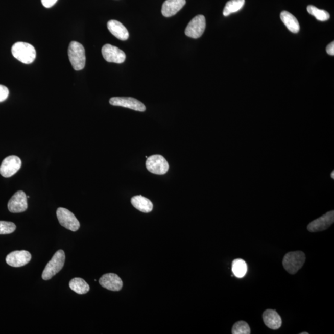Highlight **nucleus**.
<instances>
[{
  "instance_id": "nucleus-14",
  "label": "nucleus",
  "mask_w": 334,
  "mask_h": 334,
  "mask_svg": "<svg viewBox=\"0 0 334 334\" xmlns=\"http://www.w3.org/2000/svg\"><path fill=\"white\" fill-rule=\"evenodd\" d=\"M99 283L102 287L111 291L118 292L122 289L123 282L118 275L113 273L106 274L99 279Z\"/></svg>"
},
{
  "instance_id": "nucleus-28",
  "label": "nucleus",
  "mask_w": 334,
  "mask_h": 334,
  "mask_svg": "<svg viewBox=\"0 0 334 334\" xmlns=\"http://www.w3.org/2000/svg\"><path fill=\"white\" fill-rule=\"evenodd\" d=\"M326 52L330 55H334V43L331 42L326 47Z\"/></svg>"
},
{
  "instance_id": "nucleus-5",
  "label": "nucleus",
  "mask_w": 334,
  "mask_h": 334,
  "mask_svg": "<svg viewBox=\"0 0 334 334\" xmlns=\"http://www.w3.org/2000/svg\"><path fill=\"white\" fill-rule=\"evenodd\" d=\"M58 221L61 226L72 231H76L80 227V222L71 211L65 208L60 207L57 210Z\"/></svg>"
},
{
  "instance_id": "nucleus-13",
  "label": "nucleus",
  "mask_w": 334,
  "mask_h": 334,
  "mask_svg": "<svg viewBox=\"0 0 334 334\" xmlns=\"http://www.w3.org/2000/svg\"><path fill=\"white\" fill-rule=\"evenodd\" d=\"M32 256L27 251H15L11 252L6 257V261L8 265L14 268L24 266L30 262Z\"/></svg>"
},
{
  "instance_id": "nucleus-3",
  "label": "nucleus",
  "mask_w": 334,
  "mask_h": 334,
  "mask_svg": "<svg viewBox=\"0 0 334 334\" xmlns=\"http://www.w3.org/2000/svg\"><path fill=\"white\" fill-rule=\"evenodd\" d=\"M306 256L302 251H292L287 253L282 264L284 269L291 274H295L302 268L305 262Z\"/></svg>"
},
{
  "instance_id": "nucleus-19",
  "label": "nucleus",
  "mask_w": 334,
  "mask_h": 334,
  "mask_svg": "<svg viewBox=\"0 0 334 334\" xmlns=\"http://www.w3.org/2000/svg\"><path fill=\"white\" fill-rule=\"evenodd\" d=\"M280 19L287 29L293 33H298L300 31V26L297 19L291 13L282 11L280 14Z\"/></svg>"
},
{
  "instance_id": "nucleus-26",
  "label": "nucleus",
  "mask_w": 334,
  "mask_h": 334,
  "mask_svg": "<svg viewBox=\"0 0 334 334\" xmlns=\"http://www.w3.org/2000/svg\"><path fill=\"white\" fill-rule=\"evenodd\" d=\"M8 88L3 85H0V102L5 101L8 98Z\"/></svg>"
},
{
  "instance_id": "nucleus-2",
  "label": "nucleus",
  "mask_w": 334,
  "mask_h": 334,
  "mask_svg": "<svg viewBox=\"0 0 334 334\" xmlns=\"http://www.w3.org/2000/svg\"><path fill=\"white\" fill-rule=\"evenodd\" d=\"M70 63L76 71L83 69L86 64V54L84 46L81 43L73 41L68 48Z\"/></svg>"
},
{
  "instance_id": "nucleus-20",
  "label": "nucleus",
  "mask_w": 334,
  "mask_h": 334,
  "mask_svg": "<svg viewBox=\"0 0 334 334\" xmlns=\"http://www.w3.org/2000/svg\"><path fill=\"white\" fill-rule=\"evenodd\" d=\"M69 285L73 291L80 295L86 294L90 290L89 284L81 278H73Z\"/></svg>"
},
{
  "instance_id": "nucleus-25",
  "label": "nucleus",
  "mask_w": 334,
  "mask_h": 334,
  "mask_svg": "<svg viewBox=\"0 0 334 334\" xmlns=\"http://www.w3.org/2000/svg\"><path fill=\"white\" fill-rule=\"evenodd\" d=\"M16 229V225L13 222L0 221V235H7L14 232Z\"/></svg>"
},
{
  "instance_id": "nucleus-21",
  "label": "nucleus",
  "mask_w": 334,
  "mask_h": 334,
  "mask_svg": "<svg viewBox=\"0 0 334 334\" xmlns=\"http://www.w3.org/2000/svg\"><path fill=\"white\" fill-rule=\"evenodd\" d=\"M231 270L234 275L238 278H242L247 274L248 266L247 263L242 259H236L232 262Z\"/></svg>"
},
{
  "instance_id": "nucleus-10",
  "label": "nucleus",
  "mask_w": 334,
  "mask_h": 334,
  "mask_svg": "<svg viewBox=\"0 0 334 334\" xmlns=\"http://www.w3.org/2000/svg\"><path fill=\"white\" fill-rule=\"evenodd\" d=\"M28 197L22 191L17 192L9 201L8 210L12 213H20L28 209Z\"/></svg>"
},
{
  "instance_id": "nucleus-11",
  "label": "nucleus",
  "mask_w": 334,
  "mask_h": 334,
  "mask_svg": "<svg viewBox=\"0 0 334 334\" xmlns=\"http://www.w3.org/2000/svg\"><path fill=\"white\" fill-rule=\"evenodd\" d=\"M102 54L104 59L109 63H123L126 59L125 52L110 44H106L102 47Z\"/></svg>"
},
{
  "instance_id": "nucleus-1",
  "label": "nucleus",
  "mask_w": 334,
  "mask_h": 334,
  "mask_svg": "<svg viewBox=\"0 0 334 334\" xmlns=\"http://www.w3.org/2000/svg\"><path fill=\"white\" fill-rule=\"evenodd\" d=\"M13 57L25 64L34 62L36 58V51L28 43L18 42L14 44L11 49Z\"/></svg>"
},
{
  "instance_id": "nucleus-16",
  "label": "nucleus",
  "mask_w": 334,
  "mask_h": 334,
  "mask_svg": "<svg viewBox=\"0 0 334 334\" xmlns=\"http://www.w3.org/2000/svg\"><path fill=\"white\" fill-rule=\"evenodd\" d=\"M263 318L266 326L271 329L277 330L282 326V319L276 311L267 309L263 313Z\"/></svg>"
},
{
  "instance_id": "nucleus-7",
  "label": "nucleus",
  "mask_w": 334,
  "mask_h": 334,
  "mask_svg": "<svg viewBox=\"0 0 334 334\" xmlns=\"http://www.w3.org/2000/svg\"><path fill=\"white\" fill-rule=\"evenodd\" d=\"M206 18L203 15H198L189 23L185 29L186 36L193 39H198L204 34L206 29Z\"/></svg>"
},
{
  "instance_id": "nucleus-8",
  "label": "nucleus",
  "mask_w": 334,
  "mask_h": 334,
  "mask_svg": "<svg viewBox=\"0 0 334 334\" xmlns=\"http://www.w3.org/2000/svg\"><path fill=\"white\" fill-rule=\"evenodd\" d=\"M22 165L21 160L15 155L6 157L0 166V174L3 177L9 178L16 174Z\"/></svg>"
},
{
  "instance_id": "nucleus-24",
  "label": "nucleus",
  "mask_w": 334,
  "mask_h": 334,
  "mask_svg": "<svg viewBox=\"0 0 334 334\" xmlns=\"http://www.w3.org/2000/svg\"><path fill=\"white\" fill-rule=\"evenodd\" d=\"M231 333L233 334H250L251 329L247 322L240 321L233 325Z\"/></svg>"
},
{
  "instance_id": "nucleus-22",
  "label": "nucleus",
  "mask_w": 334,
  "mask_h": 334,
  "mask_svg": "<svg viewBox=\"0 0 334 334\" xmlns=\"http://www.w3.org/2000/svg\"><path fill=\"white\" fill-rule=\"evenodd\" d=\"M245 0H230L228 1L224 8L223 14L224 16H229L230 14L238 12L241 10L245 4Z\"/></svg>"
},
{
  "instance_id": "nucleus-12",
  "label": "nucleus",
  "mask_w": 334,
  "mask_h": 334,
  "mask_svg": "<svg viewBox=\"0 0 334 334\" xmlns=\"http://www.w3.org/2000/svg\"><path fill=\"white\" fill-rule=\"evenodd\" d=\"M110 104L113 106H119L130 108V109L145 111L146 110L145 104L141 102L132 98H112L110 99Z\"/></svg>"
},
{
  "instance_id": "nucleus-6",
  "label": "nucleus",
  "mask_w": 334,
  "mask_h": 334,
  "mask_svg": "<svg viewBox=\"0 0 334 334\" xmlns=\"http://www.w3.org/2000/svg\"><path fill=\"white\" fill-rule=\"evenodd\" d=\"M146 168L152 174L164 175L169 169V163L162 155H153L147 158Z\"/></svg>"
},
{
  "instance_id": "nucleus-18",
  "label": "nucleus",
  "mask_w": 334,
  "mask_h": 334,
  "mask_svg": "<svg viewBox=\"0 0 334 334\" xmlns=\"http://www.w3.org/2000/svg\"><path fill=\"white\" fill-rule=\"evenodd\" d=\"M131 202L132 205L140 212L149 213L153 210L152 202L141 195L134 196L131 198Z\"/></svg>"
},
{
  "instance_id": "nucleus-23",
  "label": "nucleus",
  "mask_w": 334,
  "mask_h": 334,
  "mask_svg": "<svg viewBox=\"0 0 334 334\" xmlns=\"http://www.w3.org/2000/svg\"><path fill=\"white\" fill-rule=\"evenodd\" d=\"M307 11L312 16H315L316 19L319 21H326L330 18V14L326 11L320 10L314 7V6L309 5L307 7Z\"/></svg>"
},
{
  "instance_id": "nucleus-4",
  "label": "nucleus",
  "mask_w": 334,
  "mask_h": 334,
  "mask_svg": "<svg viewBox=\"0 0 334 334\" xmlns=\"http://www.w3.org/2000/svg\"><path fill=\"white\" fill-rule=\"evenodd\" d=\"M65 261V254L62 250L56 252L54 256L46 265L42 275L44 280H49L63 269Z\"/></svg>"
},
{
  "instance_id": "nucleus-27",
  "label": "nucleus",
  "mask_w": 334,
  "mask_h": 334,
  "mask_svg": "<svg viewBox=\"0 0 334 334\" xmlns=\"http://www.w3.org/2000/svg\"><path fill=\"white\" fill-rule=\"evenodd\" d=\"M57 1L58 0H41L43 7L47 8L52 7Z\"/></svg>"
},
{
  "instance_id": "nucleus-30",
  "label": "nucleus",
  "mask_w": 334,
  "mask_h": 334,
  "mask_svg": "<svg viewBox=\"0 0 334 334\" xmlns=\"http://www.w3.org/2000/svg\"><path fill=\"white\" fill-rule=\"evenodd\" d=\"M300 334H308L307 332H301Z\"/></svg>"
},
{
  "instance_id": "nucleus-17",
  "label": "nucleus",
  "mask_w": 334,
  "mask_h": 334,
  "mask_svg": "<svg viewBox=\"0 0 334 334\" xmlns=\"http://www.w3.org/2000/svg\"><path fill=\"white\" fill-rule=\"evenodd\" d=\"M108 30L114 36L120 40H127L129 38L127 29L121 22L116 20H111L107 23Z\"/></svg>"
},
{
  "instance_id": "nucleus-15",
  "label": "nucleus",
  "mask_w": 334,
  "mask_h": 334,
  "mask_svg": "<svg viewBox=\"0 0 334 334\" xmlns=\"http://www.w3.org/2000/svg\"><path fill=\"white\" fill-rule=\"evenodd\" d=\"M185 4L186 0H166L162 5V15L166 17L174 16Z\"/></svg>"
},
{
  "instance_id": "nucleus-29",
  "label": "nucleus",
  "mask_w": 334,
  "mask_h": 334,
  "mask_svg": "<svg viewBox=\"0 0 334 334\" xmlns=\"http://www.w3.org/2000/svg\"><path fill=\"white\" fill-rule=\"evenodd\" d=\"M331 177L333 178V172H332V174H331Z\"/></svg>"
},
{
  "instance_id": "nucleus-9",
  "label": "nucleus",
  "mask_w": 334,
  "mask_h": 334,
  "mask_svg": "<svg viewBox=\"0 0 334 334\" xmlns=\"http://www.w3.org/2000/svg\"><path fill=\"white\" fill-rule=\"evenodd\" d=\"M334 222V211L331 210L325 213L320 218L310 222L307 225V230L310 232H318V231L327 230Z\"/></svg>"
}]
</instances>
